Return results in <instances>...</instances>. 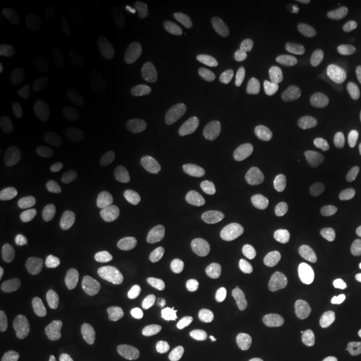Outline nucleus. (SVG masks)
I'll return each mask as SVG.
<instances>
[{
	"mask_svg": "<svg viewBox=\"0 0 361 361\" xmlns=\"http://www.w3.org/2000/svg\"><path fill=\"white\" fill-rule=\"evenodd\" d=\"M356 129L355 116L346 106H333L323 112L311 134L310 149L316 159H333L348 146Z\"/></svg>",
	"mask_w": 361,
	"mask_h": 361,
	"instance_id": "1",
	"label": "nucleus"
},
{
	"mask_svg": "<svg viewBox=\"0 0 361 361\" xmlns=\"http://www.w3.org/2000/svg\"><path fill=\"white\" fill-rule=\"evenodd\" d=\"M247 128L259 146L279 147L286 141V123L273 101L261 90H250L245 97Z\"/></svg>",
	"mask_w": 361,
	"mask_h": 361,
	"instance_id": "2",
	"label": "nucleus"
},
{
	"mask_svg": "<svg viewBox=\"0 0 361 361\" xmlns=\"http://www.w3.org/2000/svg\"><path fill=\"white\" fill-rule=\"evenodd\" d=\"M223 201L229 219L246 234H255L263 229L264 211L251 184L241 176H231L223 189Z\"/></svg>",
	"mask_w": 361,
	"mask_h": 361,
	"instance_id": "3",
	"label": "nucleus"
},
{
	"mask_svg": "<svg viewBox=\"0 0 361 361\" xmlns=\"http://www.w3.org/2000/svg\"><path fill=\"white\" fill-rule=\"evenodd\" d=\"M84 273L90 291L102 303H119L126 288V276L117 256L106 250L92 251L85 259Z\"/></svg>",
	"mask_w": 361,
	"mask_h": 361,
	"instance_id": "4",
	"label": "nucleus"
},
{
	"mask_svg": "<svg viewBox=\"0 0 361 361\" xmlns=\"http://www.w3.org/2000/svg\"><path fill=\"white\" fill-rule=\"evenodd\" d=\"M66 66L78 79H94L102 71L106 52L96 39L87 34H74L67 39L64 49Z\"/></svg>",
	"mask_w": 361,
	"mask_h": 361,
	"instance_id": "5",
	"label": "nucleus"
},
{
	"mask_svg": "<svg viewBox=\"0 0 361 361\" xmlns=\"http://www.w3.org/2000/svg\"><path fill=\"white\" fill-rule=\"evenodd\" d=\"M164 341L180 356H200L211 346L209 331L188 318H174L162 331Z\"/></svg>",
	"mask_w": 361,
	"mask_h": 361,
	"instance_id": "6",
	"label": "nucleus"
},
{
	"mask_svg": "<svg viewBox=\"0 0 361 361\" xmlns=\"http://www.w3.org/2000/svg\"><path fill=\"white\" fill-rule=\"evenodd\" d=\"M316 319L333 333L355 331L361 326V301L348 296L329 298L318 305Z\"/></svg>",
	"mask_w": 361,
	"mask_h": 361,
	"instance_id": "7",
	"label": "nucleus"
},
{
	"mask_svg": "<svg viewBox=\"0 0 361 361\" xmlns=\"http://www.w3.org/2000/svg\"><path fill=\"white\" fill-rule=\"evenodd\" d=\"M7 37L12 40L27 57L37 64H45L51 59V44L44 30L29 19H12L6 25Z\"/></svg>",
	"mask_w": 361,
	"mask_h": 361,
	"instance_id": "8",
	"label": "nucleus"
},
{
	"mask_svg": "<svg viewBox=\"0 0 361 361\" xmlns=\"http://www.w3.org/2000/svg\"><path fill=\"white\" fill-rule=\"evenodd\" d=\"M278 32L284 52H286L288 62L298 74H305L313 62V45H311L308 35L290 16L279 20Z\"/></svg>",
	"mask_w": 361,
	"mask_h": 361,
	"instance_id": "9",
	"label": "nucleus"
},
{
	"mask_svg": "<svg viewBox=\"0 0 361 361\" xmlns=\"http://www.w3.org/2000/svg\"><path fill=\"white\" fill-rule=\"evenodd\" d=\"M64 178L57 171H40V173L30 179L29 188H27L29 207L35 213H44V211L52 209L59 200H61L62 192H64Z\"/></svg>",
	"mask_w": 361,
	"mask_h": 361,
	"instance_id": "10",
	"label": "nucleus"
},
{
	"mask_svg": "<svg viewBox=\"0 0 361 361\" xmlns=\"http://www.w3.org/2000/svg\"><path fill=\"white\" fill-rule=\"evenodd\" d=\"M173 137L179 154L186 159L192 168L207 171L213 164L211 151L204 137L188 123H176L173 128Z\"/></svg>",
	"mask_w": 361,
	"mask_h": 361,
	"instance_id": "11",
	"label": "nucleus"
},
{
	"mask_svg": "<svg viewBox=\"0 0 361 361\" xmlns=\"http://www.w3.org/2000/svg\"><path fill=\"white\" fill-rule=\"evenodd\" d=\"M130 146L135 154V159L139 164L147 171H156L161 164V151H159V139H157L156 129L146 119L133 121L130 124Z\"/></svg>",
	"mask_w": 361,
	"mask_h": 361,
	"instance_id": "12",
	"label": "nucleus"
},
{
	"mask_svg": "<svg viewBox=\"0 0 361 361\" xmlns=\"http://www.w3.org/2000/svg\"><path fill=\"white\" fill-rule=\"evenodd\" d=\"M161 293L176 303H188L197 295V283L189 271L174 264L162 266L157 273Z\"/></svg>",
	"mask_w": 361,
	"mask_h": 361,
	"instance_id": "13",
	"label": "nucleus"
},
{
	"mask_svg": "<svg viewBox=\"0 0 361 361\" xmlns=\"http://www.w3.org/2000/svg\"><path fill=\"white\" fill-rule=\"evenodd\" d=\"M112 353L126 361H154L156 351L152 343L142 333L134 329H117L109 340Z\"/></svg>",
	"mask_w": 361,
	"mask_h": 361,
	"instance_id": "14",
	"label": "nucleus"
},
{
	"mask_svg": "<svg viewBox=\"0 0 361 361\" xmlns=\"http://www.w3.org/2000/svg\"><path fill=\"white\" fill-rule=\"evenodd\" d=\"M85 162L90 173L101 180H117L124 173V162L114 147L106 142H92L85 149Z\"/></svg>",
	"mask_w": 361,
	"mask_h": 361,
	"instance_id": "15",
	"label": "nucleus"
},
{
	"mask_svg": "<svg viewBox=\"0 0 361 361\" xmlns=\"http://www.w3.org/2000/svg\"><path fill=\"white\" fill-rule=\"evenodd\" d=\"M168 239L180 256H184V258L194 264L207 263L211 258L204 239L200 236V233L192 226L186 223L173 226L168 231Z\"/></svg>",
	"mask_w": 361,
	"mask_h": 361,
	"instance_id": "16",
	"label": "nucleus"
},
{
	"mask_svg": "<svg viewBox=\"0 0 361 361\" xmlns=\"http://www.w3.org/2000/svg\"><path fill=\"white\" fill-rule=\"evenodd\" d=\"M121 197L116 191L99 192L85 202L82 223L87 229H99L109 224L119 214Z\"/></svg>",
	"mask_w": 361,
	"mask_h": 361,
	"instance_id": "17",
	"label": "nucleus"
},
{
	"mask_svg": "<svg viewBox=\"0 0 361 361\" xmlns=\"http://www.w3.org/2000/svg\"><path fill=\"white\" fill-rule=\"evenodd\" d=\"M0 316L7 328L13 331H27L32 328L34 314L29 301L19 291L7 290L0 296Z\"/></svg>",
	"mask_w": 361,
	"mask_h": 361,
	"instance_id": "18",
	"label": "nucleus"
},
{
	"mask_svg": "<svg viewBox=\"0 0 361 361\" xmlns=\"http://www.w3.org/2000/svg\"><path fill=\"white\" fill-rule=\"evenodd\" d=\"M37 134V123L27 112L6 111L0 114V137L4 141L25 142Z\"/></svg>",
	"mask_w": 361,
	"mask_h": 361,
	"instance_id": "19",
	"label": "nucleus"
},
{
	"mask_svg": "<svg viewBox=\"0 0 361 361\" xmlns=\"http://www.w3.org/2000/svg\"><path fill=\"white\" fill-rule=\"evenodd\" d=\"M328 236L335 241L361 239V211H346L328 221Z\"/></svg>",
	"mask_w": 361,
	"mask_h": 361,
	"instance_id": "20",
	"label": "nucleus"
},
{
	"mask_svg": "<svg viewBox=\"0 0 361 361\" xmlns=\"http://www.w3.org/2000/svg\"><path fill=\"white\" fill-rule=\"evenodd\" d=\"M75 231V218L72 211H66L61 216H57L52 223H49L44 229V236L47 241H51L54 246L67 250L74 243Z\"/></svg>",
	"mask_w": 361,
	"mask_h": 361,
	"instance_id": "21",
	"label": "nucleus"
},
{
	"mask_svg": "<svg viewBox=\"0 0 361 361\" xmlns=\"http://www.w3.org/2000/svg\"><path fill=\"white\" fill-rule=\"evenodd\" d=\"M154 71L157 82L164 90H173L178 84L176 79V71L173 64V57H171L169 49L162 42L161 37L154 39Z\"/></svg>",
	"mask_w": 361,
	"mask_h": 361,
	"instance_id": "22",
	"label": "nucleus"
},
{
	"mask_svg": "<svg viewBox=\"0 0 361 361\" xmlns=\"http://www.w3.org/2000/svg\"><path fill=\"white\" fill-rule=\"evenodd\" d=\"M112 34H114V40L121 49H124V51L133 49L139 35L137 19L128 11H119L114 17Z\"/></svg>",
	"mask_w": 361,
	"mask_h": 361,
	"instance_id": "23",
	"label": "nucleus"
},
{
	"mask_svg": "<svg viewBox=\"0 0 361 361\" xmlns=\"http://www.w3.org/2000/svg\"><path fill=\"white\" fill-rule=\"evenodd\" d=\"M336 17L340 25L345 29L346 40L351 47L361 45V7L353 4H340L336 8Z\"/></svg>",
	"mask_w": 361,
	"mask_h": 361,
	"instance_id": "24",
	"label": "nucleus"
},
{
	"mask_svg": "<svg viewBox=\"0 0 361 361\" xmlns=\"http://www.w3.org/2000/svg\"><path fill=\"white\" fill-rule=\"evenodd\" d=\"M30 276L35 288L42 293V295H52L57 286V276L54 266L49 258L45 256H35L30 261Z\"/></svg>",
	"mask_w": 361,
	"mask_h": 361,
	"instance_id": "25",
	"label": "nucleus"
},
{
	"mask_svg": "<svg viewBox=\"0 0 361 361\" xmlns=\"http://www.w3.org/2000/svg\"><path fill=\"white\" fill-rule=\"evenodd\" d=\"M313 22L318 27H322L324 32H328V34H338L341 29L340 22L328 19L326 16H322V13H316V16L313 17Z\"/></svg>",
	"mask_w": 361,
	"mask_h": 361,
	"instance_id": "26",
	"label": "nucleus"
},
{
	"mask_svg": "<svg viewBox=\"0 0 361 361\" xmlns=\"http://www.w3.org/2000/svg\"><path fill=\"white\" fill-rule=\"evenodd\" d=\"M353 186H355V192L358 194V197L361 200V161L358 162V166H356V169H355Z\"/></svg>",
	"mask_w": 361,
	"mask_h": 361,
	"instance_id": "27",
	"label": "nucleus"
},
{
	"mask_svg": "<svg viewBox=\"0 0 361 361\" xmlns=\"http://www.w3.org/2000/svg\"><path fill=\"white\" fill-rule=\"evenodd\" d=\"M7 174H8L7 161L4 159V157H0V183H4V180L7 179Z\"/></svg>",
	"mask_w": 361,
	"mask_h": 361,
	"instance_id": "28",
	"label": "nucleus"
}]
</instances>
